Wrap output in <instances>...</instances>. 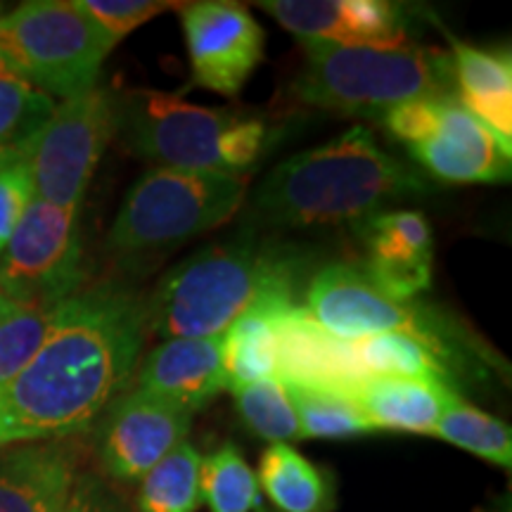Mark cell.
Returning <instances> with one entry per match:
<instances>
[{"instance_id": "obj_1", "label": "cell", "mask_w": 512, "mask_h": 512, "mask_svg": "<svg viewBox=\"0 0 512 512\" xmlns=\"http://www.w3.org/2000/svg\"><path fill=\"white\" fill-rule=\"evenodd\" d=\"M145 299L114 283L74 292L46 342L0 389V446L62 441L119 399L145 344Z\"/></svg>"}, {"instance_id": "obj_2", "label": "cell", "mask_w": 512, "mask_h": 512, "mask_svg": "<svg viewBox=\"0 0 512 512\" xmlns=\"http://www.w3.org/2000/svg\"><path fill=\"white\" fill-rule=\"evenodd\" d=\"M432 190L425 176L389 155L370 128L354 126L275 166L254 192L249 219L266 228L363 223L389 204Z\"/></svg>"}, {"instance_id": "obj_3", "label": "cell", "mask_w": 512, "mask_h": 512, "mask_svg": "<svg viewBox=\"0 0 512 512\" xmlns=\"http://www.w3.org/2000/svg\"><path fill=\"white\" fill-rule=\"evenodd\" d=\"M304 275L297 247L275 245L254 233L235 235L192 254L159 280L145 302L147 332L162 337H221L254 306L294 302Z\"/></svg>"}, {"instance_id": "obj_4", "label": "cell", "mask_w": 512, "mask_h": 512, "mask_svg": "<svg viewBox=\"0 0 512 512\" xmlns=\"http://www.w3.org/2000/svg\"><path fill=\"white\" fill-rule=\"evenodd\" d=\"M117 133L133 155L164 169L230 176L252 169L275 143L266 119L145 88L117 98Z\"/></svg>"}, {"instance_id": "obj_5", "label": "cell", "mask_w": 512, "mask_h": 512, "mask_svg": "<svg viewBox=\"0 0 512 512\" xmlns=\"http://www.w3.org/2000/svg\"><path fill=\"white\" fill-rule=\"evenodd\" d=\"M304 43L294 93L306 105L347 117H375L403 102L453 95L451 57L418 46Z\"/></svg>"}, {"instance_id": "obj_6", "label": "cell", "mask_w": 512, "mask_h": 512, "mask_svg": "<svg viewBox=\"0 0 512 512\" xmlns=\"http://www.w3.org/2000/svg\"><path fill=\"white\" fill-rule=\"evenodd\" d=\"M245 197V176L155 166L126 192L107 249L124 264L164 252L223 226Z\"/></svg>"}, {"instance_id": "obj_7", "label": "cell", "mask_w": 512, "mask_h": 512, "mask_svg": "<svg viewBox=\"0 0 512 512\" xmlns=\"http://www.w3.org/2000/svg\"><path fill=\"white\" fill-rule=\"evenodd\" d=\"M114 46L76 0H31L0 19V62L50 98L69 100L98 86Z\"/></svg>"}, {"instance_id": "obj_8", "label": "cell", "mask_w": 512, "mask_h": 512, "mask_svg": "<svg viewBox=\"0 0 512 512\" xmlns=\"http://www.w3.org/2000/svg\"><path fill=\"white\" fill-rule=\"evenodd\" d=\"M117 136V95L95 86L62 100L27 150L34 197L79 209L107 145Z\"/></svg>"}, {"instance_id": "obj_9", "label": "cell", "mask_w": 512, "mask_h": 512, "mask_svg": "<svg viewBox=\"0 0 512 512\" xmlns=\"http://www.w3.org/2000/svg\"><path fill=\"white\" fill-rule=\"evenodd\" d=\"M304 306L320 328L342 342H358L382 332H403L430 344L446 368L456 361L458 349L453 342L460 335L448 328L446 318L415 302H394L377 290L358 266L328 264L320 268L306 287Z\"/></svg>"}, {"instance_id": "obj_10", "label": "cell", "mask_w": 512, "mask_h": 512, "mask_svg": "<svg viewBox=\"0 0 512 512\" xmlns=\"http://www.w3.org/2000/svg\"><path fill=\"white\" fill-rule=\"evenodd\" d=\"M81 280L79 209L34 197L0 254V292L17 302L60 306L79 292Z\"/></svg>"}, {"instance_id": "obj_11", "label": "cell", "mask_w": 512, "mask_h": 512, "mask_svg": "<svg viewBox=\"0 0 512 512\" xmlns=\"http://www.w3.org/2000/svg\"><path fill=\"white\" fill-rule=\"evenodd\" d=\"M192 81L226 98L238 95L264 62V29L245 5L226 0L185 3L181 8Z\"/></svg>"}, {"instance_id": "obj_12", "label": "cell", "mask_w": 512, "mask_h": 512, "mask_svg": "<svg viewBox=\"0 0 512 512\" xmlns=\"http://www.w3.org/2000/svg\"><path fill=\"white\" fill-rule=\"evenodd\" d=\"M192 413L159 396L133 389L102 413L98 458L117 482L143 479L190 434Z\"/></svg>"}, {"instance_id": "obj_13", "label": "cell", "mask_w": 512, "mask_h": 512, "mask_svg": "<svg viewBox=\"0 0 512 512\" xmlns=\"http://www.w3.org/2000/svg\"><path fill=\"white\" fill-rule=\"evenodd\" d=\"M408 150L444 183H508L512 174V145L467 112L456 95L439 100L434 131Z\"/></svg>"}, {"instance_id": "obj_14", "label": "cell", "mask_w": 512, "mask_h": 512, "mask_svg": "<svg viewBox=\"0 0 512 512\" xmlns=\"http://www.w3.org/2000/svg\"><path fill=\"white\" fill-rule=\"evenodd\" d=\"M259 8L302 41L403 46L408 36L406 12L384 0H264Z\"/></svg>"}, {"instance_id": "obj_15", "label": "cell", "mask_w": 512, "mask_h": 512, "mask_svg": "<svg viewBox=\"0 0 512 512\" xmlns=\"http://www.w3.org/2000/svg\"><path fill=\"white\" fill-rule=\"evenodd\" d=\"M275 366L287 384L351 394L368 377L358 366L351 342L325 332L302 304L275 313Z\"/></svg>"}, {"instance_id": "obj_16", "label": "cell", "mask_w": 512, "mask_h": 512, "mask_svg": "<svg viewBox=\"0 0 512 512\" xmlns=\"http://www.w3.org/2000/svg\"><path fill=\"white\" fill-rule=\"evenodd\" d=\"M138 389L166 399L195 415L226 389L221 337L164 339L147 354Z\"/></svg>"}, {"instance_id": "obj_17", "label": "cell", "mask_w": 512, "mask_h": 512, "mask_svg": "<svg viewBox=\"0 0 512 512\" xmlns=\"http://www.w3.org/2000/svg\"><path fill=\"white\" fill-rule=\"evenodd\" d=\"M76 475L64 441L17 448L0 460V512H62Z\"/></svg>"}, {"instance_id": "obj_18", "label": "cell", "mask_w": 512, "mask_h": 512, "mask_svg": "<svg viewBox=\"0 0 512 512\" xmlns=\"http://www.w3.org/2000/svg\"><path fill=\"white\" fill-rule=\"evenodd\" d=\"M349 396L373 432L434 434L441 413L458 394L437 380L368 377Z\"/></svg>"}, {"instance_id": "obj_19", "label": "cell", "mask_w": 512, "mask_h": 512, "mask_svg": "<svg viewBox=\"0 0 512 512\" xmlns=\"http://www.w3.org/2000/svg\"><path fill=\"white\" fill-rule=\"evenodd\" d=\"M453 95L498 138L512 136V62L508 50H482L453 41Z\"/></svg>"}, {"instance_id": "obj_20", "label": "cell", "mask_w": 512, "mask_h": 512, "mask_svg": "<svg viewBox=\"0 0 512 512\" xmlns=\"http://www.w3.org/2000/svg\"><path fill=\"white\" fill-rule=\"evenodd\" d=\"M256 479L278 512L335 510L332 477L290 444H271L261 453Z\"/></svg>"}, {"instance_id": "obj_21", "label": "cell", "mask_w": 512, "mask_h": 512, "mask_svg": "<svg viewBox=\"0 0 512 512\" xmlns=\"http://www.w3.org/2000/svg\"><path fill=\"white\" fill-rule=\"evenodd\" d=\"M294 304L290 299L264 302L235 320L221 335L223 373L226 389L278 377L275 366V313L280 306Z\"/></svg>"}, {"instance_id": "obj_22", "label": "cell", "mask_w": 512, "mask_h": 512, "mask_svg": "<svg viewBox=\"0 0 512 512\" xmlns=\"http://www.w3.org/2000/svg\"><path fill=\"white\" fill-rule=\"evenodd\" d=\"M366 377H403V380H451V370L430 344L403 332H382L351 342Z\"/></svg>"}, {"instance_id": "obj_23", "label": "cell", "mask_w": 512, "mask_h": 512, "mask_svg": "<svg viewBox=\"0 0 512 512\" xmlns=\"http://www.w3.org/2000/svg\"><path fill=\"white\" fill-rule=\"evenodd\" d=\"M138 512H197L202 505V456L183 441L140 479Z\"/></svg>"}, {"instance_id": "obj_24", "label": "cell", "mask_w": 512, "mask_h": 512, "mask_svg": "<svg viewBox=\"0 0 512 512\" xmlns=\"http://www.w3.org/2000/svg\"><path fill=\"white\" fill-rule=\"evenodd\" d=\"M55 107L48 93L0 62V152L27 155Z\"/></svg>"}, {"instance_id": "obj_25", "label": "cell", "mask_w": 512, "mask_h": 512, "mask_svg": "<svg viewBox=\"0 0 512 512\" xmlns=\"http://www.w3.org/2000/svg\"><path fill=\"white\" fill-rule=\"evenodd\" d=\"M434 437L463 448L472 456L494 463L498 467L512 465V432L494 415L479 411L456 396L441 413Z\"/></svg>"}, {"instance_id": "obj_26", "label": "cell", "mask_w": 512, "mask_h": 512, "mask_svg": "<svg viewBox=\"0 0 512 512\" xmlns=\"http://www.w3.org/2000/svg\"><path fill=\"white\" fill-rule=\"evenodd\" d=\"M202 503L209 512H266L256 472L233 444L202 458Z\"/></svg>"}, {"instance_id": "obj_27", "label": "cell", "mask_w": 512, "mask_h": 512, "mask_svg": "<svg viewBox=\"0 0 512 512\" xmlns=\"http://www.w3.org/2000/svg\"><path fill=\"white\" fill-rule=\"evenodd\" d=\"M57 306L17 302L0 292V389L29 366L46 342Z\"/></svg>"}, {"instance_id": "obj_28", "label": "cell", "mask_w": 512, "mask_h": 512, "mask_svg": "<svg viewBox=\"0 0 512 512\" xmlns=\"http://www.w3.org/2000/svg\"><path fill=\"white\" fill-rule=\"evenodd\" d=\"M235 399V411L249 432L266 439L268 444H287L302 439L297 408L280 377H268L245 387L230 389Z\"/></svg>"}, {"instance_id": "obj_29", "label": "cell", "mask_w": 512, "mask_h": 512, "mask_svg": "<svg viewBox=\"0 0 512 512\" xmlns=\"http://www.w3.org/2000/svg\"><path fill=\"white\" fill-rule=\"evenodd\" d=\"M287 384V382H285ZM302 439H349L373 432L349 394L287 384Z\"/></svg>"}, {"instance_id": "obj_30", "label": "cell", "mask_w": 512, "mask_h": 512, "mask_svg": "<svg viewBox=\"0 0 512 512\" xmlns=\"http://www.w3.org/2000/svg\"><path fill=\"white\" fill-rule=\"evenodd\" d=\"M368 259L432 261V228L420 211H380L363 221Z\"/></svg>"}, {"instance_id": "obj_31", "label": "cell", "mask_w": 512, "mask_h": 512, "mask_svg": "<svg viewBox=\"0 0 512 512\" xmlns=\"http://www.w3.org/2000/svg\"><path fill=\"white\" fill-rule=\"evenodd\" d=\"M76 5L114 43H119L133 29L150 22L152 17L162 15L166 10H181L185 3H166V0H76Z\"/></svg>"}, {"instance_id": "obj_32", "label": "cell", "mask_w": 512, "mask_h": 512, "mask_svg": "<svg viewBox=\"0 0 512 512\" xmlns=\"http://www.w3.org/2000/svg\"><path fill=\"white\" fill-rule=\"evenodd\" d=\"M31 200H34V185H31L27 155L0 166V254L10 242Z\"/></svg>"}, {"instance_id": "obj_33", "label": "cell", "mask_w": 512, "mask_h": 512, "mask_svg": "<svg viewBox=\"0 0 512 512\" xmlns=\"http://www.w3.org/2000/svg\"><path fill=\"white\" fill-rule=\"evenodd\" d=\"M439 100L441 98H422L403 102V105L389 110L380 119L387 133L406 147L418 145L434 131L439 119Z\"/></svg>"}, {"instance_id": "obj_34", "label": "cell", "mask_w": 512, "mask_h": 512, "mask_svg": "<svg viewBox=\"0 0 512 512\" xmlns=\"http://www.w3.org/2000/svg\"><path fill=\"white\" fill-rule=\"evenodd\" d=\"M62 512H126L117 496L93 475H76Z\"/></svg>"}, {"instance_id": "obj_35", "label": "cell", "mask_w": 512, "mask_h": 512, "mask_svg": "<svg viewBox=\"0 0 512 512\" xmlns=\"http://www.w3.org/2000/svg\"><path fill=\"white\" fill-rule=\"evenodd\" d=\"M19 157H24V155H8V152H0V166L15 162V159H19Z\"/></svg>"}]
</instances>
